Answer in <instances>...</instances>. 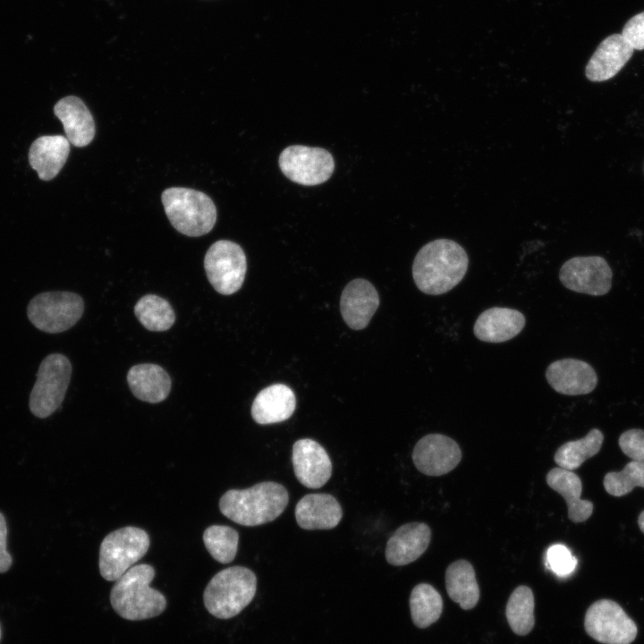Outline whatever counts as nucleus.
Here are the masks:
<instances>
[{
	"instance_id": "7",
	"label": "nucleus",
	"mask_w": 644,
	"mask_h": 644,
	"mask_svg": "<svg viewBox=\"0 0 644 644\" xmlns=\"http://www.w3.org/2000/svg\"><path fill=\"white\" fill-rule=\"evenodd\" d=\"M71 376V362L63 354L52 353L41 361L30 395V410L33 415L45 419L60 407Z\"/></svg>"
},
{
	"instance_id": "28",
	"label": "nucleus",
	"mask_w": 644,
	"mask_h": 644,
	"mask_svg": "<svg viewBox=\"0 0 644 644\" xmlns=\"http://www.w3.org/2000/svg\"><path fill=\"white\" fill-rule=\"evenodd\" d=\"M134 313L140 324L149 331H166L175 321V314L170 303L155 294L140 298L134 307Z\"/></svg>"
},
{
	"instance_id": "26",
	"label": "nucleus",
	"mask_w": 644,
	"mask_h": 644,
	"mask_svg": "<svg viewBox=\"0 0 644 644\" xmlns=\"http://www.w3.org/2000/svg\"><path fill=\"white\" fill-rule=\"evenodd\" d=\"M449 597L464 609L473 608L479 598V588L472 565L466 560L452 563L445 572Z\"/></svg>"
},
{
	"instance_id": "24",
	"label": "nucleus",
	"mask_w": 644,
	"mask_h": 644,
	"mask_svg": "<svg viewBox=\"0 0 644 644\" xmlns=\"http://www.w3.org/2000/svg\"><path fill=\"white\" fill-rule=\"evenodd\" d=\"M127 382L135 397L150 403L165 401L172 386L167 372L159 365L151 363L131 367L127 374Z\"/></svg>"
},
{
	"instance_id": "36",
	"label": "nucleus",
	"mask_w": 644,
	"mask_h": 644,
	"mask_svg": "<svg viewBox=\"0 0 644 644\" xmlns=\"http://www.w3.org/2000/svg\"><path fill=\"white\" fill-rule=\"evenodd\" d=\"M7 525L4 516L0 513V573L7 572L13 559L6 547Z\"/></svg>"
},
{
	"instance_id": "37",
	"label": "nucleus",
	"mask_w": 644,
	"mask_h": 644,
	"mask_svg": "<svg viewBox=\"0 0 644 644\" xmlns=\"http://www.w3.org/2000/svg\"><path fill=\"white\" fill-rule=\"evenodd\" d=\"M638 525L640 530L644 533V511L640 513L638 518Z\"/></svg>"
},
{
	"instance_id": "30",
	"label": "nucleus",
	"mask_w": 644,
	"mask_h": 644,
	"mask_svg": "<svg viewBox=\"0 0 644 644\" xmlns=\"http://www.w3.org/2000/svg\"><path fill=\"white\" fill-rule=\"evenodd\" d=\"M506 618L513 631L526 635L533 628L534 596L527 586L517 587L511 594L506 605Z\"/></svg>"
},
{
	"instance_id": "38",
	"label": "nucleus",
	"mask_w": 644,
	"mask_h": 644,
	"mask_svg": "<svg viewBox=\"0 0 644 644\" xmlns=\"http://www.w3.org/2000/svg\"><path fill=\"white\" fill-rule=\"evenodd\" d=\"M0 638H1V629H0Z\"/></svg>"
},
{
	"instance_id": "25",
	"label": "nucleus",
	"mask_w": 644,
	"mask_h": 644,
	"mask_svg": "<svg viewBox=\"0 0 644 644\" xmlns=\"http://www.w3.org/2000/svg\"><path fill=\"white\" fill-rule=\"evenodd\" d=\"M546 479L547 485L565 499L572 521L582 522L590 517L594 505L580 498L582 484L576 473L557 467L550 470Z\"/></svg>"
},
{
	"instance_id": "4",
	"label": "nucleus",
	"mask_w": 644,
	"mask_h": 644,
	"mask_svg": "<svg viewBox=\"0 0 644 644\" xmlns=\"http://www.w3.org/2000/svg\"><path fill=\"white\" fill-rule=\"evenodd\" d=\"M257 590L255 573L247 567L231 566L218 572L208 583L203 602L208 612L219 619L239 614Z\"/></svg>"
},
{
	"instance_id": "32",
	"label": "nucleus",
	"mask_w": 644,
	"mask_h": 644,
	"mask_svg": "<svg viewBox=\"0 0 644 644\" xmlns=\"http://www.w3.org/2000/svg\"><path fill=\"white\" fill-rule=\"evenodd\" d=\"M606 491L614 496H623L636 487H644V463L628 462L620 471H611L603 479Z\"/></svg>"
},
{
	"instance_id": "34",
	"label": "nucleus",
	"mask_w": 644,
	"mask_h": 644,
	"mask_svg": "<svg viewBox=\"0 0 644 644\" xmlns=\"http://www.w3.org/2000/svg\"><path fill=\"white\" fill-rule=\"evenodd\" d=\"M619 446L632 461L644 463V430L632 428L623 432L619 437Z\"/></svg>"
},
{
	"instance_id": "35",
	"label": "nucleus",
	"mask_w": 644,
	"mask_h": 644,
	"mask_svg": "<svg viewBox=\"0 0 644 644\" xmlns=\"http://www.w3.org/2000/svg\"><path fill=\"white\" fill-rule=\"evenodd\" d=\"M621 34L630 43L634 50H643L644 11L628 20L624 24Z\"/></svg>"
},
{
	"instance_id": "11",
	"label": "nucleus",
	"mask_w": 644,
	"mask_h": 644,
	"mask_svg": "<svg viewBox=\"0 0 644 644\" xmlns=\"http://www.w3.org/2000/svg\"><path fill=\"white\" fill-rule=\"evenodd\" d=\"M587 633L604 644H630L637 635V626L614 601L601 599L587 610L584 620Z\"/></svg>"
},
{
	"instance_id": "3",
	"label": "nucleus",
	"mask_w": 644,
	"mask_h": 644,
	"mask_svg": "<svg viewBox=\"0 0 644 644\" xmlns=\"http://www.w3.org/2000/svg\"><path fill=\"white\" fill-rule=\"evenodd\" d=\"M154 577V568L146 564L126 571L111 589L110 603L114 612L130 621L146 620L161 614L166 607V599L161 592L150 587Z\"/></svg>"
},
{
	"instance_id": "8",
	"label": "nucleus",
	"mask_w": 644,
	"mask_h": 644,
	"mask_svg": "<svg viewBox=\"0 0 644 644\" xmlns=\"http://www.w3.org/2000/svg\"><path fill=\"white\" fill-rule=\"evenodd\" d=\"M84 311L82 298L71 292H47L35 296L29 303L27 314L38 329L57 334L70 329Z\"/></svg>"
},
{
	"instance_id": "33",
	"label": "nucleus",
	"mask_w": 644,
	"mask_h": 644,
	"mask_svg": "<svg viewBox=\"0 0 644 644\" xmlns=\"http://www.w3.org/2000/svg\"><path fill=\"white\" fill-rule=\"evenodd\" d=\"M547 562L549 569L560 577L571 574L577 565V559L572 555L571 551L565 546L560 544L548 548Z\"/></svg>"
},
{
	"instance_id": "2",
	"label": "nucleus",
	"mask_w": 644,
	"mask_h": 644,
	"mask_svg": "<svg viewBox=\"0 0 644 644\" xmlns=\"http://www.w3.org/2000/svg\"><path fill=\"white\" fill-rule=\"evenodd\" d=\"M289 501L286 488L274 481L258 483L246 489H230L219 501L221 513L242 526H258L279 517Z\"/></svg>"
},
{
	"instance_id": "31",
	"label": "nucleus",
	"mask_w": 644,
	"mask_h": 644,
	"mask_svg": "<svg viewBox=\"0 0 644 644\" xmlns=\"http://www.w3.org/2000/svg\"><path fill=\"white\" fill-rule=\"evenodd\" d=\"M238 541V532L225 525H211L203 533V542L207 550L221 564H229L234 559Z\"/></svg>"
},
{
	"instance_id": "16",
	"label": "nucleus",
	"mask_w": 644,
	"mask_h": 644,
	"mask_svg": "<svg viewBox=\"0 0 644 644\" xmlns=\"http://www.w3.org/2000/svg\"><path fill=\"white\" fill-rule=\"evenodd\" d=\"M379 305V296L371 283L358 278L351 281L341 295L340 309L344 322L353 330L369 323Z\"/></svg>"
},
{
	"instance_id": "10",
	"label": "nucleus",
	"mask_w": 644,
	"mask_h": 644,
	"mask_svg": "<svg viewBox=\"0 0 644 644\" xmlns=\"http://www.w3.org/2000/svg\"><path fill=\"white\" fill-rule=\"evenodd\" d=\"M282 173L293 182L314 186L326 182L335 169L332 155L321 148L292 145L278 159Z\"/></svg>"
},
{
	"instance_id": "19",
	"label": "nucleus",
	"mask_w": 644,
	"mask_h": 644,
	"mask_svg": "<svg viewBox=\"0 0 644 644\" xmlns=\"http://www.w3.org/2000/svg\"><path fill=\"white\" fill-rule=\"evenodd\" d=\"M524 315L514 309L493 307L479 314L473 326L475 336L487 343H503L519 335L525 326Z\"/></svg>"
},
{
	"instance_id": "9",
	"label": "nucleus",
	"mask_w": 644,
	"mask_h": 644,
	"mask_svg": "<svg viewBox=\"0 0 644 644\" xmlns=\"http://www.w3.org/2000/svg\"><path fill=\"white\" fill-rule=\"evenodd\" d=\"M204 268L213 288L224 295H231L242 287L247 260L242 247L231 241L220 240L206 252Z\"/></svg>"
},
{
	"instance_id": "27",
	"label": "nucleus",
	"mask_w": 644,
	"mask_h": 644,
	"mask_svg": "<svg viewBox=\"0 0 644 644\" xmlns=\"http://www.w3.org/2000/svg\"><path fill=\"white\" fill-rule=\"evenodd\" d=\"M603 440L602 432L592 428L584 437L561 445L555 454V462L560 468L573 470L599 452Z\"/></svg>"
},
{
	"instance_id": "29",
	"label": "nucleus",
	"mask_w": 644,
	"mask_h": 644,
	"mask_svg": "<svg viewBox=\"0 0 644 644\" xmlns=\"http://www.w3.org/2000/svg\"><path fill=\"white\" fill-rule=\"evenodd\" d=\"M410 608L413 623L419 628H427L440 617L443 600L431 585L420 583L411 590Z\"/></svg>"
},
{
	"instance_id": "13",
	"label": "nucleus",
	"mask_w": 644,
	"mask_h": 644,
	"mask_svg": "<svg viewBox=\"0 0 644 644\" xmlns=\"http://www.w3.org/2000/svg\"><path fill=\"white\" fill-rule=\"evenodd\" d=\"M462 452L458 444L442 434H428L414 446L412 461L425 475L441 476L453 470L461 462Z\"/></svg>"
},
{
	"instance_id": "18",
	"label": "nucleus",
	"mask_w": 644,
	"mask_h": 644,
	"mask_svg": "<svg viewBox=\"0 0 644 644\" xmlns=\"http://www.w3.org/2000/svg\"><path fill=\"white\" fill-rule=\"evenodd\" d=\"M431 530L424 522H409L399 527L389 538L386 547V561L395 566L417 560L428 548Z\"/></svg>"
},
{
	"instance_id": "12",
	"label": "nucleus",
	"mask_w": 644,
	"mask_h": 644,
	"mask_svg": "<svg viewBox=\"0 0 644 644\" xmlns=\"http://www.w3.org/2000/svg\"><path fill=\"white\" fill-rule=\"evenodd\" d=\"M613 272L600 256L574 257L560 268L562 284L573 292L593 296L606 294L612 286Z\"/></svg>"
},
{
	"instance_id": "6",
	"label": "nucleus",
	"mask_w": 644,
	"mask_h": 644,
	"mask_svg": "<svg viewBox=\"0 0 644 644\" xmlns=\"http://www.w3.org/2000/svg\"><path fill=\"white\" fill-rule=\"evenodd\" d=\"M148 533L137 527H124L110 532L99 548V572L109 581L118 580L142 558L149 547Z\"/></svg>"
},
{
	"instance_id": "14",
	"label": "nucleus",
	"mask_w": 644,
	"mask_h": 644,
	"mask_svg": "<svg viewBox=\"0 0 644 644\" xmlns=\"http://www.w3.org/2000/svg\"><path fill=\"white\" fill-rule=\"evenodd\" d=\"M292 462L298 481L309 488L323 487L332 475L329 455L322 445L310 438H301L293 444Z\"/></svg>"
},
{
	"instance_id": "5",
	"label": "nucleus",
	"mask_w": 644,
	"mask_h": 644,
	"mask_svg": "<svg viewBox=\"0 0 644 644\" xmlns=\"http://www.w3.org/2000/svg\"><path fill=\"white\" fill-rule=\"evenodd\" d=\"M161 199L171 225L184 235H204L216 224V206L207 194L199 191L172 187L163 191Z\"/></svg>"
},
{
	"instance_id": "21",
	"label": "nucleus",
	"mask_w": 644,
	"mask_h": 644,
	"mask_svg": "<svg viewBox=\"0 0 644 644\" xmlns=\"http://www.w3.org/2000/svg\"><path fill=\"white\" fill-rule=\"evenodd\" d=\"M54 112L64 125L67 140L73 146L85 147L93 140L94 120L80 98L75 96L63 97L55 105Z\"/></svg>"
},
{
	"instance_id": "17",
	"label": "nucleus",
	"mask_w": 644,
	"mask_h": 644,
	"mask_svg": "<svg viewBox=\"0 0 644 644\" xmlns=\"http://www.w3.org/2000/svg\"><path fill=\"white\" fill-rule=\"evenodd\" d=\"M633 47L622 34H612L598 45L589 60L585 75L590 81L600 82L614 77L631 59Z\"/></svg>"
},
{
	"instance_id": "15",
	"label": "nucleus",
	"mask_w": 644,
	"mask_h": 644,
	"mask_svg": "<svg viewBox=\"0 0 644 644\" xmlns=\"http://www.w3.org/2000/svg\"><path fill=\"white\" fill-rule=\"evenodd\" d=\"M546 378L555 391L566 395L587 394L597 385L595 369L586 361L572 358L549 364Z\"/></svg>"
},
{
	"instance_id": "23",
	"label": "nucleus",
	"mask_w": 644,
	"mask_h": 644,
	"mask_svg": "<svg viewBox=\"0 0 644 644\" xmlns=\"http://www.w3.org/2000/svg\"><path fill=\"white\" fill-rule=\"evenodd\" d=\"M70 153V142L62 135L38 138L29 150L30 166L43 181L55 178L64 165Z\"/></svg>"
},
{
	"instance_id": "20",
	"label": "nucleus",
	"mask_w": 644,
	"mask_h": 644,
	"mask_svg": "<svg viewBox=\"0 0 644 644\" xmlns=\"http://www.w3.org/2000/svg\"><path fill=\"white\" fill-rule=\"evenodd\" d=\"M343 516L339 502L330 494L304 496L295 506V519L304 530H329L336 527Z\"/></svg>"
},
{
	"instance_id": "1",
	"label": "nucleus",
	"mask_w": 644,
	"mask_h": 644,
	"mask_svg": "<svg viewBox=\"0 0 644 644\" xmlns=\"http://www.w3.org/2000/svg\"><path fill=\"white\" fill-rule=\"evenodd\" d=\"M469 258L462 245L450 239H436L417 253L412 276L419 291L429 295L444 294L465 276Z\"/></svg>"
},
{
	"instance_id": "22",
	"label": "nucleus",
	"mask_w": 644,
	"mask_h": 644,
	"mask_svg": "<svg viewBox=\"0 0 644 644\" xmlns=\"http://www.w3.org/2000/svg\"><path fill=\"white\" fill-rule=\"evenodd\" d=\"M295 406L293 391L285 385L275 384L256 395L251 405V416L260 425L279 423L292 415Z\"/></svg>"
}]
</instances>
